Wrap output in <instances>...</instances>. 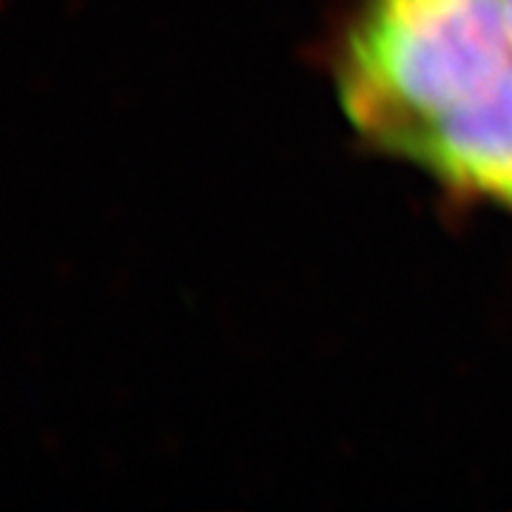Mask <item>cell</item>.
Returning <instances> with one entry per match:
<instances>
[{"instance_id":"2","label":"cell","mask_w":512,"mask_h":512,"mask_svg":"<svg viewBox=\"0 0 512 512\" xmlns=\"http://www.w3.org/2000/svg\"><path fill=\"white\" fill-rule=\"evenodd\" d=\"M504 18H507V37H510V66H512V0H504Z\"/></svg>"},{"instance_id":"1","label":"cell","mask_w":512,"mask_h":512,"mask_svg":"<svg viewBox=\"0 0 512 512\" xmlns=\"http://www.w3.org/2000/svg\"><path fill=\"white\" fill-rule=\"evenodd\" d=\"M504 0H365L339 55V100L367 143L402 157L504 77Z\"/></svg>"}]
</instances>
